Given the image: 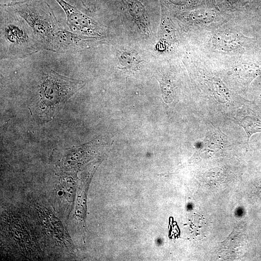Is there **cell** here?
Instances as JSON below:
<instances>
[{
    "mask_svg": "<svg viewBox=\"0 0 261 261\" xmlns=\"http://www.w3.org/2000/svg\"><path fill=\"white\" fill-rule=\"evenodd\" d=\"M84 86L82 81L62 76L51 70L44 77L38 106L41 115L52 117L64 103Z\"/></svg>",
    "mask_w": 261,
    "mask_h": 261,
    "instance_id": "1",
    "label": "cell"
},
{
    "mask_svg": "<svg viewBox=\"0 0 261 261\" xmlns=\"http://www.w3.org/2000/svg\"><path fill=\"white\" fill-rule=\"evenodd\" d=\"M64 11L71 29L82 33L96 35L98 33L96 23L74 6L64 0H56Z\"/></svg>",
    "mask_w": 261,
    "mask_h": 261,
    "instance_id": "2",
    "label": "cell"
},
{
    "mask_svg": "<svg viewBox=\"0 0 261 261\" xmlns=\"http://www.w3.org/2000/svg\"><path fill=\"white\" fill-rule=\"evenodd\" d=\"M128 9L130 14L134 18L139 28L145 34H148V24L144 6L138 0H130Z\"/></svg>",
    "mask_w": 261,
    "mask_h": 261,
    "instance_id": "3",
    "label": "cell"
},
{
    "mask_svg": "<svg viewBox=\"0 0 261 261\" xmlns=\"http://www.w3.org/2000/svg\"><path fill=\"white\" fill-rule=\"evenodd\" d=\"M122 66L129 70H135L138 67L142 60L138 54L133 51L123 52L119 58Z\"/></svg>",
    "mask_w": 261,
    "mask_h": 261,
    "instance_id": "4",
    "label": "cell"
},
{
    "mask_svg": "<svg viewBox=\"0 0 261 261\" xmlns=\"http://www.w3.org/2000/svg\"><path fill=\"white\" fill-rule=\"evenodd\" d=\"M240 125L245 130L248 142L250 136L254 133L261 131V122L246 116L240 122Z\"/></svg>",
    "mask_w": 261,
    "mask_h": 261,
    "instance_id": "5",
    "label": "cell"
},
{
    "mask_svg": "<svg viewBox=\"0 0 261 261\" xmlns=\"http://www.w3.org/2000/svg\"><path fill=\"white\" fill-rule=\"evenodd\" d=\"M189 16L195 21L208 22L212 21L215 16V11L211 9H200L192 12Z\"/></svg>",
    "mask_w": 261,
    "mask_h": 261,
    "instance_id": "6",
    "label": "cell"
},
{
    "mask_svg": "<svg viewBox=\"0 0 261 261\" xmlns=\"http://www.w3.org/2000/svg\"><path fill=\"white\" fill-rule=\"evenodd\" d=\"M5 35L8 40L13 43L22 42L25 39L23 31L13 24H9L5 28Z\"/></svg>",
    "mask_w": 261,
    "mask_h": 261,
    "instance_id": "7",
    "label": "cell"
},
{
    "mask_svg": "<svg viewBox=\"0 0 261 261\" xmlns=\"http://www.w3.org/2000/svg\"><path fill=\"white\" fill-rule=\"evenodd\" d=\"M162 98L167 103L172 102L174 96V87L169 79L163 76L160 81Z\"/></svg>",
    "mask_w": 261,
    "mask_h": 261,
    "instance_id": "8",
    "label": "cell"
},
{
    "mask_svg": "<svg viewBox=\"0 0 261 261\" xmlns=\"http://www.w3.org/2000/svg\"><path fill=\"white\" fill-rule=\"evenodd\" d=\"M219 41L218 43L221 44V46L225 49H231L235 47L238 43L237 42V39L233 36H227L226 35H220L218 36Z\"/></svg>",
    "mask_w": 261,
    "mask_h": 261,
    "instance_id": "9",
    "label": "cell"
},
{
    "mask_svg": "<svg viewBox=\"0 0 261 261\" xmlns=\"http://www.w3.org/2000/svg\"><path fill=\"white\" fill-rule=\"evenodd\" d=\"M214 83V87L216 94L218 95V97L219 98V99L223 100V102H225V100H227L228 99L229 96L228 92L226 91L224 86L220 84V82L216 81Z\"/></svg>",
    "mask_w": 261,
    "mask_h": 261,
    "instance_id": "10",
    "label": "cell"
},
{
    "mask_svg": "<svg viewBox=\"0 0 261 261\" xmlns=\"http://www.w3.org/2000/svg\"><path fill=\"white\" fill-rule=\"evenodd\" d=\"M242 0H225L223 5L228 7L237 6L240 4Z\"/></svg>",
    "mask_w": 261,
    "mask_h": 261,
    "instance_id": "11",
    "label": "cell"
},
{
    "mask_svg": "<svg viewBox=\"0 0 261 261\" xmlns=\"http://www.w3.org/2000/svg\"><path fill=\"white\" fill-rule=\"evenodd\" d=\"M171 3L177 6H185L188 3V0H168Z\"/></svg>",
    "mask_w": 261,
    "mask_h": 261,
    "instance_id": "12",
    "label": "cell"
},
{
    "mask_svg": "<svg viewBox=\"0 0 261 261\" xmlns=\"http://www.w3.org/2000/svg\"><path fill=\"white\" fill-rule=\"evenodd\" d=\"M208 2L211 4V5H215V0H206Z\"/></svg>",
    "mask_w": 261,
    "mask_h": 261,
    "instance_id": "13",
    "label": "cell"
}]
</instances>
